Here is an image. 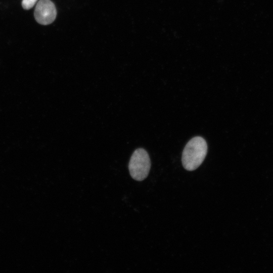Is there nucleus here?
I'll return each instance as SVG.
<instances>
[{"mask_svg": "<svg viewBox=\"0 0 273 273\" xmlns=\"http://www.w3.org/2000/svg\"><path fill=\"white\" fill-rule=\"evenodd\" d=\"M37 0H23L22 6L25 10H29L36 4Z\"/></svg>", "mask_w": 273, "mask_h": 273, "instance_id": "obj_4", "label": "nucleus"}, {"mask_svg": "<svg viewBox=\"0 0 273 273\" xmlns=\"http://www.w3.org/2000/svg\"><path fill=\"white\" fill-rule=\"evenodd\" d=\"M34 15L36 21L41 25L52 23L57 15L54 4L50 0H40L36 4Z\"/></svg>", "mask_w": 273, "mask_h": 273, "instance_id": "obj_3", "label": "nucleus"}, {"mask_svg": "<svg viewBox=\"0 0 273 273\" xmlns=\"http://www.w3.org/2000/svg\"><path fill=\"white\" fill-rule=\"evenodd\" d=\"M207 153V145L201 136L191 139L185 147L181 157L185 169L193 171L198 168L203 162Z\"/></svg>", "mask_w": 273, "mask_h": 273, "instance_id": "obj_1", "label": "nucleus"}, {"mask_svg": "<svg viewBox=\"0 0 273 273\" xmlns=\"http://www.w3.org/2000/svg\"><path fill=\"white\" fill-rule=\"evenodd\" d=\"M151 167L150 159L147 152L143 148L136 149L132 153L128 164V169L132 178L142 181L149 174Z\"/></svg>", "mask_w": 273, "mask_h": 273, "instance_id": "obj_2", "label": "nucleus"}]
</instances>
